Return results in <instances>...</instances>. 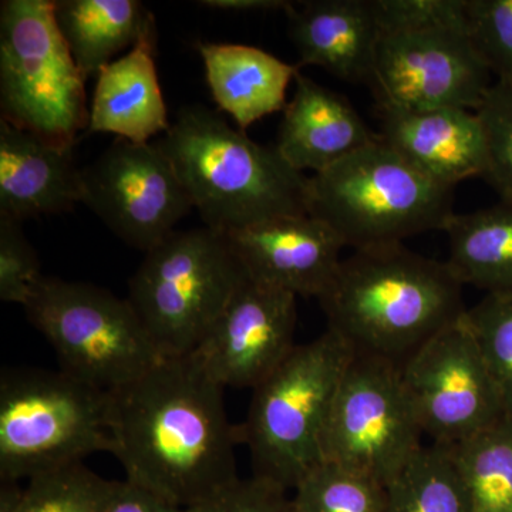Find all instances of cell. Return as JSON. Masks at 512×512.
Here are the masks:
<instances>
[{"label": "cell", "mask_w": 512, "mask_h": 512, "mask_svg": "<svg viewBox=\"0 0 512 512\" xmlns=\"http://www.w3.org/2000/svg\"><path fill=\"white\" fill-rule=\"evenodd\" d=\"M224 390L185 356L164 357L111 392V454L126 481L185 510L237 480Z\"/></svg>", "instance_id": "1"}, {"label": "cell", "mask_w": 512, "mask_h": 512, "mask_svg": "<svg viewBox=\"0 0 512 512\" xmlns=\"http://www.w3.org/2000/svg\"><path fill=\"white\" fill-rule=\"evenodd\" d=\"M463 288L446 261L396 244L343 258L318 301L328 329L356 355L400 365L464 315Z\"/></svg>", "instance_id": "2"}, {"label": "cell", "mask_w": 512, "mask_h": 512, "mask_svg": "<svg viewBox=\"0 0 512 512\" xmlns=\"http://www.w3.org/2000/svg\"><path fill=\"white\" fill-rule=\"evenodd\" d=\"M200 212L205 227L229 235L262 222L308 214L309 177L217 111L183 107L156 141Z\"/></svg>", "instance_id": "3"}, {"label": "cell", "mask_w": 512, "mask_h": 512, "mask_svg": "<svg viewBox=\"0 0 512 512\" xmlns=\"http://www.w3.org/2000/svg\"><path fill=\"white\" fill-rule=\"evenodd\" d=\"M453 202V188L421 174L379 136L309 177L306 194L308 214L328 224L353 251L444 231L456 214Z\"/></svg>", "instance_id": "4"}, {"label": "cell", "mask_w": 512, "mask_h": 512, "mask_svg": "<svg viewBox=\"0 0 512 512\" xmlns=\"http://www.w3.org/2000/svg\"><path fill=\"white\" fill-rule=\"evenodd\" d=\"M356 353L326 329L296 345L274 372L252 389L239 443L251 454L252 476L292 493L323 461V439L333 400Z\"/></svg>", "instance_id": "5"}, {"label": "cell", "mask_w": 512, "mask_h": 512, "mask_svg": "<svg viewBox=\"0 0 512 512\" xmlns=\"http://www.w3.org/2000/svg\"><path fill=\"white\" fill-rule=\"evenodd\" d=\"M248 279L227 235L205 225L177 229L144 254L127 299L161 356L185 357Z\"/></svg>", "instance_id": "6"}, {"label": "cell", "mask_w": 512, "mask_h": 512, "mask_svg": "<svg viewBox=\"0 0 512 512\" xmlns=\"http://www.w3.org/2000/svg\"><path fill=\"white\" fill-rule=\"evenodd\" d=\"M111 394L62 372L15 369L0 379V478L40 474L111 453Z\"/></svg>", "instance_id": "7"}, {"label": "cell", "mask_w": 512, "mask_h": 512, "mask_svg": "<svg viewBox=\"0 0 512 512\" xmlns=\"http://www.w3.org/2000/svg\"><path fill=\"white\" fill-rule=\"evenodd\" d=\"M2 119L59 146L89 127L86 79L70 55L50 0L0 5Z\"/></svg>", "instance_id": "8"}, {"label": "cell", "mask_w": 512, "mask_h": 512, "mask_svg": "<svg viewBox=\"0 0 512 512\" xmlns=\"http://www.w3.org/2000/svg\"><path fill=\"white\" fill-rule=\"evenodd\" d=\"M62 372L116 392L164 359L128 299L86 282L45 276L25 305Z\"/></svg>", "instance_id": "9"}, {"label": "cell", "mask_w": 512, "mask_h": 512, "mask_svg": "<svg viewBox=\"0 0 512 512\" xmlns=\"http://www.w3.org/2000/svg\"><path fill=\"white\" fill-rule=\"evenodd\" d=\"M423 437L400 365L355 355L333 400L323 461L360 471L387 487L419 453Z\"/></svg>", "instance_id": "10"}, {"label": "cell", "mask_w": 512, "mask_h": 512, "mask_svg": "<svg viewBox=\"0 0 512 512\" xmlns=\"http://www.w3.org/2000/svg\"><path fill=\"white\" fill-rule=\"evenodd\" d=\"M400 373L431 443L454 446L507 417L464 315L400 363Z\"/></svg>", "instance_id": "11"}, {"label": "cell", "mask_w": 512, "mask_h": 512, "mask_svg": "<svg viewBox=\"0 0 512 512\" xmlns=\"http://www.w3.org/2000/svg\"><path fill=\"white\" fill-rule=\"evenodd\" d=\"M82 204L124 244L144 254L194 210L157 143L121 138L82 168Z\"/></svg>", "instance_id": "12"}, {"label": "cell", "mask_w": 512, "mask_h": 512, "mask_svg": "<svg viewBox=\"0 0 512 512\" xmlns=\"http://www.w3.org/2000/svg\"><path fill=\"white\" fill-rule=\"evenodd\" d=\"M377 104L394 109L476 111L493 74L464 33H383L373 72Z\"/></svg>", "instance_id": "13"}, {"label": "cell", "mask_w": 512, "mask_h": 512, "mask_svg": "<svg viewBox=\"0 0 512 512\" xmlns=\"http://www.w3.org/2000/svg\"><path fill=\"white\" fill-rule=\"evenodd\" d=\"M296 299L248 279L191 353L192 360L224 389H254L295 349Z\"/></svg>", "instance_id": "14"}, {"label": "cell", "mask_w": 512, "mask_h": 512, "mask_svg": "<svg viewBox=\"0 0 512 512\" xmlns=\"http://www.w3.org/2000/svg\"><path fill=\"white\" fill-rule=\"evenodd\" d=\"M227 237L249 279L298 298L325 293L346 248L328 224L309 214L276 218Z\"/></svg>", "instance_id": "15"}, {"label": "cell", "mask_w": 512, "mask_h": 512, "mask_svg": "<svg viewBox=\"0 0 512 512\" xmlns=\"http://www.w3.org/2000/svg\"><path fill=\"white\" fill-rule=\"evenodd\" d=\"M377 136L434 183L456 188L484 178L487 153L476 111H412L377 104Z\"/></svg>", "instance_id": "16"}, {"label": "cell", "mask_w": 512, "mask_h": 512, "mask_svg": "<svg viewBox=\"0 0 512 512\" xmlns=\"http://www.w3.org/2000/svg\"><path fill=\"white\" fill-rule=\"evenodd\" d=\"M82 204V168L59 146L0 120V215L23 222Z\"/></svg>", "instance_id": "17"}, {"label": "cell", "mask_w": 512, "mask_h": 512, "mask_svg": "<svg viewBox=\"0 0 512 512\" xmlns=\"http://www.w3.org/2000/svg\"><path fill=\"white\" fill-rule=\"evenodd\" d=\"M299 67L318 66L350 83L372 84L380 30L373 0H309L286 10Z\"/></svg>", "instance_id": "18"}, {"label": "cell", "mask_w": 512, "mask_h": 512, "mask_svg": "<svg viewBox=\"0 0 512 512\" xmlns=\"http://www.w3.org/2000/svg\"><path fill=\"white\" fill-rule=\"evenodd\" d=\"M293 84L275 146L296 171L322 173L376 140L377 134L345 96L301 72Z\"/></svg>", "instance_id": "19"}, {"label": "cell", "mask_w": 512, "mask_h": 512, "mask_svg": "<svg viewBox=\"0 0 512 512\" xmlns=\"http://www.w3.org/2000/svg\"><path fill=\"white\" fill-rule=\"evenodd\" d=\"M156 40V28L148 30L133 49L100 70L87 131L131 143H151L167 133L171 123L158 82Z\"/></svg>", "instance_id": "20"}, {"label": "cell", "mask_w": 512, "mask_h": 512, "mask_svg": "<svg viewBox=\"0 0 512 512\" xmlns=\"http://www.w3.org/2000/svg\"><path fill=\"white\" fill-rule=\"evenodd\" d=\"M212 99L245 131L256 121L284 111L286 93L301 72L258 47L231 43L198 45Z\"/></svg>", "instance_id": "21"}, {"label": "cell", "mask_w": 512, "mask_h": 512, "mask_svg": "<svg viewBox=\"0 0 512 512\" xmlns=\"http://www.w3.org/2000/svg\"><path fill=\"white\" fill-rule=\"evenodd\" d=\"M55 19L86 80L156 28L153 13L138 0H56Z\"/></svg>", "instance_id": "22"}, {"label": "cell", "mask_w": 512, "mask_h": 512, "mask_svg": "<svg viewBox=\"0 0 512 512\" xmlns=\"http://www.w3.org/2000/svg\"><path fill=\"white\" fill-rule=\"evenodd\" d=\"M443 232L446 264L463 286L512 298V201L454 214Z\"/></svg>", "instance_id": "23"}, {"label": "cell", "mask_w": 512, "mask_h": 512, "mask_svg": "<svg viewBox=\"0 0 512 512\" xmlns=\"http://www.w3.org/2000/svg\"><path fill=\"white\" fill-rule=\"evenodd\" d=\"M471 512H512V419L447 446Z\"/></svg>", "instance_id": "24"}, {"label": "cell", "mask_w": 512, "mask_h": 512, "mask_svg": "<svg viewBox=\"0 0 512 512\" xmlns=\"http://www.w3.org/2000/svg\"><path fill=\"white\" fill-rule=\"evenodd\" d=\"M384 512H471L450 448L421 447L387 484Z\"/></svg>", "instance_id": "25"}, {"label": "cell", "mask_w": 512, "mask_h": 512, "mask_svg": "<svg viewBox=\"0 0 512 512\" xmlns=\"http://www.w3.org/2000/svg\"><path fill=\"white\" fill-rule=\"evenodd\" d=\"M295 512H384L386 487L372 477L322 461L292 491Z\"/></svg>", "instance_id": "26"}, {"label": "cell", "mask_w": 512, "mask_h": 512, "mask_svg": "<svg viewBox=\"0 0 512 512\" xmlns=\"http://www.w3.org/2000/svg\"><path fill=\"white\" fill-rule=\"evenodd\" d=\"M117 485L84 463L72 464L29 480L16 512H103Z\"/></svg>", "instance_id": "27"}, {"label": "cell", "mask_w": 512, "mask_h": 512, "mask_svg": "<svg viewBox=\"0 0 512 512\" xmlns=\"http://www.w3.org/2000/svg\"><path fill=\"white\" fill-rule=\"evenodd\" d=\"M464 319L512 419V298L485 295L467 309Z\"/></svg>", "instance_id": "28"}, {"label": "cell", "mask_w": 512, "mask_h": 512, "mask_svg": "<svg viewBox=\"0 0 512 512\" xmlns=\"http://www.w3.org/2000/svg\"><path fill=\"white\" fill-rule=\"evenodd\" d=\"M476 113L487 153L484 180L501 200L512 201V83L494 82Z\"/></svg>", "instance_id": "29"}, {"label": "cell", "mask_w": 512, "mask_h": 512, "mask_svg": "<svg viewBox=\"0 0 512 512\" xmlns=\"http://www.w3.org/2000/svg\"><path fill=\"white\" fill-rule=\"evenodd\" d=\"M467 36L495 82L512 83V0H468Z\"/></svg>", "instance_id": "30"}, {"label": "cell", "mask_w": 512, "mask_h": 512, "mask_svg": "<svg viewBox=\"0 0 512 512\" xmlns=\"http://www.w3.org/2000/svg\"><path fill=\"white\" fill-rule=\"evenodd\" d=\"M383 33L451 30L467 35L468 0H373Z\"/></svg>", "instance_id": "31"}, {"label": "cell", "mask_w": 512, "mask_h": 512, "mask_svg": "<svg viewBox=\"0 0 512 512\" xmlns=\"http://www.w3.org/2000/svg\"><path fill=\"white\" fill-rule=\"evenodd\" d=\"M45 278L22 222L0 215V301L25 308Z\"/></svg>", "instance_id": "32"}, {"label": "cell", "mask_w": 512, "mask_h": 512, "mask_svg": "<svg viewBox=\"0 0 512 512\" xmlns=\"http://www.w3.org/2000/svg\"><path fill=\"white\" fill-rule=\"evenodd\" d=\"M183 512H295L292 495L265 478H237Z\"/></svg>", "instance_id": "33"}, {"label": "cell", "mask_w": 512, "mask_h": 512, "mask_svg": "<svg viewBox=\"0 0 512 512\" xmlns=\"http://www.w3.org/2000/svg\"><path fill=\"white\" fill-rule=\"evenodd\" d=\"M150 491L128 481H119L113 497L103 512H183Z\"/></svg>", "instance_id": "34"}, {"label": "cell", "mask_w": 512, "mask_h": 512, "mask_svg": "<svg viewBox=\"0 0 512 512\" xmlns=\"http://www.w3.org/2000/svg\"><path fill=\"white\" fill-rule=\"evenodd\" d=\"M293 2L285 0H201L198 5L202 8L221 10V12H275L288 10Z\"/></svg>", "instance_id": "35"}, {"label": "cell", "mask_w": 512, "mask_h": 512, "mask_svg": "<svg viewBox=\"0 0 512 512\" xmlns=\"http://www.w3.org/2000/svg\"><path fill=\"white\" fill-rule=\"evenodd\" d=\"M25 487H20L18 481H2L0 488V512H16L22 501Z\"/></svg>", "instance_id": "36"}]
</instances>
